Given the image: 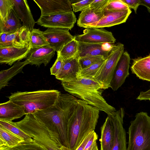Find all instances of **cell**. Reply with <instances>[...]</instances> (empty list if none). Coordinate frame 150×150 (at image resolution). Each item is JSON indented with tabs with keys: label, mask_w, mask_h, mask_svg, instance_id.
I'll return each instance as SVG.
<instances>
[{
	"label": "cell",
	"mask_w": 150,
	"mask_h": 150,
	"mask_svg": "<svg viewBox=\"0 0 150 150\" xmlns=\"http://www.w3.org/2000/svg\"><path fill=\"white\" fill-rule=\"evenodd\" d=\"M76 21V16L72 11L41 15L36 23L44 27L63 28L71 30L74 26Z\"/></svg>",
	"instance_id": "obj_8"
},
{
	"label": "cell",
	"mask_w": 150,
	"mask_h": 150,
	"mask_svg": "<svg viewBox=\"0 0 150 150\" xmlns=\"http://www.w3.org/2000/svg\"><path fill=\"white\" fill-rule=\"evenodd\" d=\"M124 45L120 43L114 45L110 49L105 61L93 80L99 83L103 89L110 88L114 71L121 55Z\"/></svg>",
	"instance_id": "obj_7"
},
{
	"label": "cell",
	"mask_w": 150,
	"mask_h": 150,
	"mask_svg": "<svg viewBox=\"0 0 150 150\" xmlns=\"http://www.w3.org/2000/svg\"><path fill=\"white\" fill-rule=\"evenodd\" d=\"M30 64L27 59L23 62L18 61L10 68L2 70L0 72V89L8 85V82L12 78L20 73H23V67Z\"/></svg>",
	"instance_id": "obj_23"
},
{
	"label": "cell",
	"mask_w": 150,
	"mask_h": 150,
	"mask_svg": "<svg viewBox=\"0 0 150 150\" xmlns=\"http://www.w3.org/2000/svg\"><path fill=\"white\" fill-rule=\"evenodd\" d=\"M95 131L89 133L75 150H84L88 142L93 136Z\"/></svg>",
	"instance_id": "obj_41"
},
{
	"label": "cell",
	"mask_w": 150,
	"mask_h": 150,
	"mask_svg": "<svg viewBox=\"0 0 150 150\" xmlns=\"http://www.w3.org/2000/svg\"><path fill=\"white\" fill-rule=\"evenodd\" d=\"M78 51V43L74 38L64 45L58 52L64 60L76 57Z\"/></svg>",
	"instance_id": "obj_27"
},
{
	"label": "cell",
	"mask_w": 150,
	"mask_h": 150,
	"mask_svg": "<svg viewBox=\"0 0 150 150\" xmlns=\"http://www.w3.org/2000/svg\"><path fill=\"white\" fill-rule=\"evenodd\" d=\"M61 92L56 90H39L33 91H17L8 97L10 100L25 108V115L34 114L53 105Z\"/></svg>",
	"instance_id": "obj_5"
},
{
	"label": "cell",
	"mask_w": 150,
	"mask_h": 150,
	"mask_svg": "<svg viewBox=\"0 0 150 150\" xmlns=\"http://www.w3.org/2000/svg\"><path fill=\"white\" fill-rule=\"evenodd\" d=\"M137 99L139 100H150V88L148 90L141 92Z\"/></svg>",
	"instance_id": "obj_42"
},
{
	"label": "cell",
	"mask_w": 150,
	"mask_h": 150,
	"mask_svg": "<svg viewBox=\"0 0 150 150\" xmlns=\"http://www.w3.org/2000/svg\"><path fill=\"white\" fill-rule=\"evenodd\" d=\"M61 84L64 90L71 95L81 98L108 115L116 111L102 96L101 85L93 79L78 78L70 81H62Z\"/></svg>",
	"instance_id": "obj_3"
},
{
	"label": "cell",
	"mask_w": 150,
	"mask_h": 150,
	"mask_svg": "<svg viewBox=\"0 0 150 150\" xmlns=\"http://www.w3.org/2000/svg\"><path fill=\"white\" fill-rule=\"evenodd\" d=\"M109 115L114 127L115 133L112 150H127L126 132L123 127L125 111L121 108Z\"/></svg>",
	"instance_id": "obj_10"
},
{
	"label": "cell",
	"mask_w": 150,
	"mask_h": 150,
	"mask_svg": "<svg viewBox=\"0 0 150 150\" xmlns=\"http://www.w3.org/2000/svg\"><path fill=\"white\" fill-rule=\"evenodd\" d=\"M69 29L63 28H47L43 34L49 44L57 52L63 47L74 38L69 32Z\"/></svg>",
	"instance_id": "obj_11"
},
{
	"label": "cell",
	"mask_w": 150,
	"mask_h": 150,
	"mask_svg": "<svg viewBox=\"0 0 150 150\" xmlns=\"http://www.w3.org/2000/svg\"><path fill=\"white\" fill-rule=\"evenodd\" d=\"M8 34L6 33H0V48L6 47V37Z\"/></svg>",
	"instance_id": "obj_44"
},
{
	"label": "cell",
	"mask_w": 150,
	"mask_h": 150,
	"mask_svg": "<svg viewBox=\"0 0 150 150\" xmlns=\"http://www.w3.org/2000/svg\"><path fill=\"white\" fill-rule=\"evenodd\" d=\"M21 27L20 19L13 8L6 22L3 23L0 21V33H13L19 30Z\"/></svg>",
	"instance_id": "obj_25"
},
{
	"label": "cell",
	"mask_w": 150,
	"mask_h": 150,
	"mask_svg": "<svg viewBox=\"0 0 150 150\" xmlns=\"http://www.w3.org/2000/svg\"><path fill=\"white\" fill-rule=\"evenodd\" d=\"M55 51L49 46L32 48L26 58L31 65L40 67L43 64L46 66L54 56Z\"/></svg>",
	"instance_id": "obj_17"
},
{
	"label": "cell",
	"mask_w": 150,
	"mask_h": 150,
	"mask_svg": "<svg viewBox=\"0 0 150 150\" xmlns=\"http://www.w3.org/2000/svg\"><path fill=\"white\" fill-rule=\"evenodd\" d=\"M130 60L129 54L127 51H124L115 68L110 83V88L113 91L117 90L129 75Z\"/></svg>",
	"instance_id": "obj_12"
},
{
	"label": "cell",
	"mask_w": 150,
	"mask_h": 150,
	"mask_svg": "<svg viewBox=\"0 0 150 150\" xmlns=\"http://www.w3.org/2000/svg\"><path fill=\"white\" fill-rule=\"evenodd\" d=\"M98 138V135L95 131L93 136L88 142L84 150L88 149L95 142H96Z\"/></svg>",
	"instance_id": "obj_43"
},
{
	"label": "cell",
	"mask_w": 150,
	"mask_h": 150,
	"mask_svg": "<svg viewBox=\"0 0 150 150\" xmlns=\"http://www.w3.org/2000/svg\"><path fill=\"white\" fill-rule=\"evenodd\" d=\"M18 31L7 35L6 47H14L19 48L25 47L19 42L18 37Z\"/></svg>",
	"instance_id": "obj_37"
},
{
	"label": "cell",
	"mask_w": 150,
	"mask_h": 150,
	"mask_svg": "<svg viewBox=\"0 0 150 150\" xmlns=\"http://www.w3.org/2000/svg\"><path fill=\"white\" fill-rule=\"evenodd\" d=\"M93 0H85L78 1L71 4L73 11L75 12L82 11L89 7L90 5Z\"/></svg>",
	"instance_id": "obj_39"
},
{
	"label": "cell",
	"mask_w": 150,
	"mask_h": 150,
	"mask_svg": "<svg viewBox=\"0 0 150 150\" xmlns=\"http://www.w3.org/2000/svg\"><path fill=\"white\" fill-rule=\"evenodd\" d=\"M105 59L103 56L97 55L79 58V61L81 69H83Z\"/></svg>",
	"instance_id": "obj_35"
},
{
	"label": "cell",
	"mask_w": 150,
	"mask_h": 150,
	"mask_svg": "<svg viewBox=\"0 0 150 150\" xmlns=\"http://www.w3.org/2000/svg\"><path fill=\"white\" fill-rule=\"evenodd\" d=\"M129 9L128 6L122 0H108L105 10L117 12Z\"/></svg>",
	"instance_id": "obj_33"
},
{
	"label": "cell",
	"mask_w": 150,
	"mask_h": 150,
	"mask_svg": "<svg viewBox=\"0 0 150 150\" xmlns=\"http://www.w3.org/2000/svg\"><path fill=\"white\" fill-rule=\"evenodd\" d=\"M24 141L23 139L0 125V150L15 146Z\"/></svg>",
	"instance_id": "obj_24"
},
{
	"label": "cell",
	"mask_w": 150,
	"mask_h": 150,
	"mask_svg": "<svg viewBox=\"0 0 150 150\" xmlns=\"http://www.w3.org/2000/svg\"><path fill=\"white\" fill-rule=\"evenodd\" d=\"M114 133L113 124L110 117L108 115L101 127L100 150H112Z\"/></svg>",
	"instance_id": "obj_22"
},
{
	"label": "cell",
	"mask_w": 150,
	"mask_h": 150,
	"mask_svg": "<svg viewBox=\"0 0 150 150\" xmlns=\"http://www.w3.org/2000/svg\"><path fill=\"white\" fill-rule=\"evenodd\" d=\"M13 8L11 0H0V21L6 22Z\"/></svg>",
	"instance_id": "obj_32"
},
{
	"label": "cell",
	"mask_w": 150,
	"mask_h": 150,
	"mask_svg": "<svg viewBox=\"0 0 150 150\" xmlns=\"http://www.w3.org/2000/svg\"><path fill=\"white\" fill-rule=\"evenodd\" d=\"M140 5L145 6L150 13V0H140Z\"/></svg>",
	"instance_id": "obj_45"
},
{
	"label": "cell",
	"mask_w": 150,
	"mask_h": 150,
	"mask_svg": "<svg viewBox=\"0 0 150 150\" xmlns=\"http://www.w3.org/2000/svg\"><path fill=\"white\" fill-rule=\"evenodd\" d=\"M0 125L4 127L24 139L25 141H32L33 139L20 128L17 127L12 121L0 120Z\"/></svg>",
	"instance_id": "obj_31"
},
{
	"label": "cell",
	"mask_w": 150,
	"mask_h": 150,
	"mask_svg": "<svg viewBox=\"0 0 150 150\" xmlns=\"http://www.w3.org/2000/svg\"><path fill=\"white\" fill-rule=\"evenodd\" d=\"M30 45L22 48H0V63L11 66L18 61L26 58L30 49Z\"/></svg>",
	"instance_id": "obj_16"
},
{
	"label": "cell",
	"mask_w": 150,
	"mask_h": 150,
	"mask_svg": "<svg viewBox=\"0 0 150 150\" xmlns=\"http://www.w3.org/2000/svg\"><path fill=\"white\" fill-rule=\"evenodd\" d=\"M79 42L89 43L114 44L116 41L112 32L103 28H87L83 34L74 36Z\"/></svg>",
	"instance_id": "obj_9"
},
{
	"label": "cell",
	"mask_w": 150,
	"mask_h": 150,
	"mask_svg": "<svg viewBox=\"0 0 150 150\" xmlns=\"http://www.w3.org/2000/svg\"><path fill=\"white\" fill-rule=\"evenodd\" d=\"M129 7V9H133L135 13L137 10L140 5V0H122Z\"/></svg>",
	"instance_id": "obj_40"
},
{
	"label": "cell",
	"mask_w": 150,
	"mask_h": 150,
	"mask_svg": "<svg viewBox=\"0 0 150 150\" xmlns=\"http://www.w3.org/2000/svg\"><path fill=\"white\" fill-rule=\"evenodd\" d=\"M39 7L41 15L72 11L69 0H34Z\"/></svg>",
	"instance_id": "obj_14"
},
{
	"label": "cell",
	"mask_w": 150,
	"mask_h": 150,
	"mask_svg": "<svg viewBox=\"0 0 150 150\" xmlns=\"http://www.w3.org/2000/svg\"><path fill=\"white\" fill-rule=\"evenodd\" d=\"M78 43L77 57L79 58L97 55L102 56L106 58L114 45L108 43H89L79 42Z\"/></svg>",
	"instance_id": "obj_15"
},
{
	"label": "cell",
	"mask_w": 150,
	"mask_h": 150,
	"mask_svg": "<svg viewBox=\"0 0 150 150\" xmlns=\"http://www.w3.org/2000/svg\"><path fill=\"white\" fill-rule=\"evenodd\" d=\"M64 60L63 67L56 78L61 81L69 82L76 79L82 69L78 57Z\"/></svg>",
	"instance_id": "obj_18"
},
{
	"label": "cell",
	"mask_w": 150,
	"mask_h": 150,
	"mask_svg": "<svg viewBox=\"0 0 150 150\" xmlns=\"http://www.w3.org/2000/svg\"><path fill=\"white\" fill-rule=\"evenodd\" d=\"M11 0L13 4V9L23 22V25L26 26L31 31L34 29L35 22L27 1L26 0Z\"/></svg>",
	"instance_id": "obj_19"
},
{
	"label": "cell",
	"mask_w": 150,
	"mask_h": 150,
	"mask_svg": "<svg viewBox=\"0 0 150 150\" xmlns=\"http://www.w3.org/2000/svg\"><path fill=\"white\" fill-rule=\"evenodd\" d=\"M100 110L85 101L78 100L68 124L69 148L75 150L84 138L94 131Z\"/></svg>",
	"instance_id": "obj_2"
},
{
	"label": "cell",
	"mask_w": 150,
	"mask_h": 150,
	"mask_svg": "<svg viewBox=\"0 0 150 150\" xmlns=\"http://www.w3.org/2000/svg\"><path fill=\"white\" fill-rule=\"evenodd\" d=\"M106 58L82 69L78 75L77 78H85L93 79L104 63Z\"/></svg>",
	"instance_id": "obj_28"
},
{
	"label": "cell",
	"mask_w": 150,
	"mask_h": 150,
	"mask_svg": "<svg viewBox=\"0 0 150 150\" xmlns=\"http://www.w3.org/2000/svg\"><path fill=\"white\" fill-rule=\"evenodd\" d=\"M130 123L127 150H150V117L142 112Z\"/></svg>",
	"instance_id": "obj_6"
},
{
	"label": "cell",
	"mask_w": 150,
	"mask_h": 150,
	"mask_svg": "<svg viewBox=\"0 0 150 150\" xmlns=\"http://www.w3.org/2000/svg\"><path fill=\"white\" fill-rule=\"evenodd\" d=\"M131 13L130 9L117 12L105 10L103 16L99 21L87 25L85 28H103L125 23Z\"/></svg>",
	"instance_id": "obj_13"
},
{
	"label": "cell",
	"mask_w": 150,
	"mask_h": 150,
	"mask_svg": "<svg viewBox=\"0 0 150 150\" xmlns=\"http://www.w3.org/2000/svg\"><path fill=\"white\" fill-rule=\"evenodd\" d=\"M87 150H98V148L96 142H95Z\"/></svg>",
	"instance_id": "obj_46"
},
{
	"label": "cell",
	"mask_w": 150,
	"mask_h": 150,
	"mask_svg": "<svg viewBox=\"0 0 150 150\" xmlns=\"http://www.w3.org/2000/svg\"><path fill=\"white\" fill-rule=\"evenodd\" d=\"M49 46V44L43 34V31L39 29L34 28L31 31L30 44L31 48Z\"/></svg>",
	"instance_id": "obj_29"
},
{
	"label": "cell",
	"mask_w": 150,
	"mask_h": 150,
	"mask_svg": "<svg viewBox=\"0 0 150 150\" xmlns=\"http://www.w3.org/2000/svg\"><path fill=\"white\" fill-rule=\"evenodd\" d=\"M78 100L71 95L61 93L52 106L33 114L47 128L58 136L62 145L68 148V122Z\"/></svg>",
	"instance_id": "obj_1"
},
{
	"label": "cell",
	"mask_w": 150,
	"mask_h": 150,
	"mask_svg": "<svg viewBox=\"0 0 150 150\" xmlns=\"http://www.w3.org/2000/svg\"><path fill=\"white\" fill-rule=\"evenodd\" d=\"M108 0H93L90 4V8L97 14L104 13Z\"/></svg>",
	"instance_id": "obj_36"
},
{
	"label": "cell",
	"mask_w": 150,
	"mask_h": 150,
	"mask_svg": "<svg viewBox=\"0 0 150 150\" xmlns=\"http://www.w3.org/2000/svg\"><path fill=\"white\" fill-rule=\"evenodd\" d=\"M0 150H47L42 146L33 140L24 141L12 147H8Z\"/></svg>",
	"instance_id": "obj_30"
},
{
	"label": "cell",
	"mask_w": 150,
	"mask_h": 150,
	"mask_svg": "<svg viewBox=\"0 0 150 150\" xmlns=\"http://www.w3.org/2000/svg\"><path fill=\"white\" fill-rule=\"evenodd\" d=\"M18 36L19 42L24 47L30 45L31 31L26 26L21 27L18 31Z\"/></svg>",
	"instance_id": "obj_34"
},
{
	"label": "cell",
	"mask_w": 150,
	"mask_h": 150,
	"mask_svg": "<svg viewBox=\"0 0 150 150\" xmlns=\"http://www.w3.org/2000/svg\"><path fill=\"white\" fill-rule=\"evenodd\" d=\"M130 69L139 79L150 82V55L132 59Z\"/></svg>",
	"instance_id": "obj_21"
},
{
	"label": "cell",
	"mask_w": 150,
	"mask_h": 150,
	"mask_svg": "<svg viewBox=\"0 0 150 150\" xmlns=\"http://www.w3.org/2000/svg\"><path fill=\"white\" fill-rule=\"evenodd\" d=\"M64 63V60L57 52V59L52 66L50 68L51 75L56 76L62 69Z\"/></svg>",
	"instance_id": "obj_38"
},
{
	"label": "cell",
	"mask_w": 150,
	"mask_h": 150,
	"mask_svg": "<svg viewBox=\"0 0 150 150\" xmlns=\"http://www.w3.org/2000/svg\"><path fill=\"white\" fill-rule=\"evenodd\" d=\"M24 115L25 113L24 107L10 100L0 104V120L12 121Z\"/></svg>",
	"instance_id": "obj_20"
},
{
	"label": "cell",
	"mask_w": 150,
	"mask_h": 150,
	"mask_svg": "<svg viewBox=\"0 0 150 150\" xmlns=\"http://www.w3.org/2000/svg\"><path fill=\"white\" fill-rule=\"evenodd\" d=\"M15 125L47 150H70L63 146L58 136L47 128L33 114L25 115Z\"/></svg>",
	"instance_id": "obj_4"
},
{
	"label": "cell",
	"mask_w": 150,
	"mask_h": 150,
	"mask_svg": "<svg viewBox=\"0 0 150 150\" xmlns=\"http://www.w3.org/2000/svg\"><path fill=\"white\" fill-rule=\"evenodd\" d=\"M104 13H96L89 7L80 14L77 25L80 27L86 28L87 25L99 21L103 16Z\"/></svg>",
	"instance_id": "obj_26"
}]
</instances>
